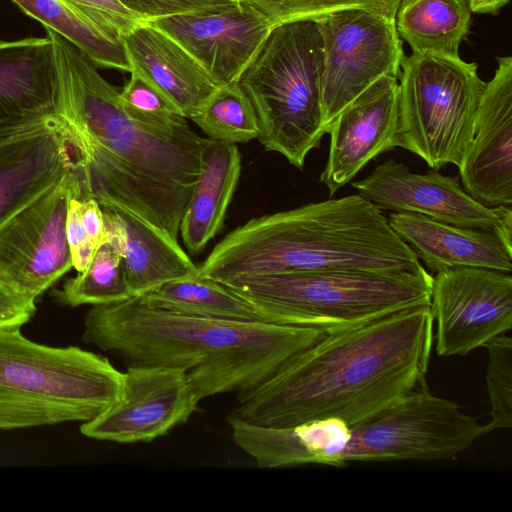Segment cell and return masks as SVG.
Returning a JSON list of instances; mask_svg holds the SVG:
<instances>
[{"instance_id": "36", "label": "cell", "mask_w": 512, "mask_h": 512, "mask_svg": "<svg viewBox=\"0 0 512 512\" xmlns=\"http://www.w3.org/2000/svg\"><path fill=\"white\" fill-rule=\"evenodd\" d=\"M79 209L90 241L99 248L107 240L102 207L92 197H79Z\"/></svg>"}, {"instance_id": "20", "label": "cell", "mask_w": 512, "mask_h": 512, "mask_svg": "<svg viewBox=\"0 0 512 512\" xmlns=\"http://www.w3.org/2000/svg\"><path fill=\"white\" fill-rule=\"evenodd\" d=\"M388 221L435 273L456 267L512 272V240L495 230L459 227L409 212H393Z\"/></svg>"}, {"instance_id": "23", "label": "cell", "mask_w": 512, "mask_h": 512, "mask_svg": "<svg viewBox=\"0 0 512 512\" xmlns=\"http://www.w3.org/2000/svg\"><path fill=\"white\" fill-rule=\"evenodd\" d=\"M240 173L237 145L208 138L201 174L179 228V236L190 254L200 253L221 229Z\"/></svg>"}, {"instance_id": "22", "label": "cell", "mask_w": 512, "mask_h": 512, "mask_svg": "<svg viewBox=\"0 0 512 512\" xmlns=\"http://www.w3.org/2000/svg\"><path fill=\"white\" fill-rule=\"evenodd\" d=\"M102 210L106 241L121 257L132 297L142 296L164 283L197 274L198 267L178 240L129 213Z\"/></svg>"}, {"instance_id": "31", "label": "cell", "mask_w": 512, "mask_h": 512, "mask_svg": "<svg viewBox=\"0 0 512 512\" xmlns=\"http://www.w3.org/2000/svg\"><path fill=\"white\" fill-rule=\"evenodd\" d=\"M130 78L120 90L124 110L147 123H167L182 116L171 101L138 70L131 68Z\"/></svg>"}, {"instance_id": "3", "label": "cell", "mask_w": 512, "mask_h": 512, "mask_svg": "<svg viewBox=\"0 0 512 512\" xmlns=\"http://www.w3.org/2000/svg\"><path fill=\"white\" fill-rule=\"evenodd\" d=\"M83 324L84 342L128 366L184 370L199 402L256 386L327 333L262 320L175 313L149 306L139 297L92 306Z\"/></svg>"}, {"instance_id": "10", "label": "cell", "mask_w": 512, "mask_h": 512, "mask_svg": "<svg viewBox=\"0 0 512 512\" xmlns=\"http://www.w3.org/2000/svg\"><path fill=\"white\" fill-rule=\"evenodd\" d=\"M318 20L323 37V124L328 133L337 115L371 85L388 75L399 77L405 55L395 19L352 9Z\"/></svg>"}, {"instance_id": "11", "label": "cell", "mask_w": 512, "mask_h": 512, "mask_svg": "<svg viewBox=\"0 0 512 512\" xmlns=\"http://www.w3.org/2000/svg\"><path fill=\"white\" fill-rule=\"evenodd\" d=\"M79 185L77 170L0 225V283L36 299L72 268L66 237L69 199Z\"/></svg>"}, {"instance_id": "8", "label": "cell", "mask_w": 512, "mask_h": 512, "mask_svg": "<svg viewBox=\"0 0 512 512\" xmlns=\"http://www.w3.org/2000/svg\"><path fill=\"white\" fill-rule=\"evenodd\" d=\"M399 142L433 170L460 165L485 82L459 56L412 52L398 77Z\"/></svg>"}, {"instance_id": "29", "label": "cell", "mask_w": 512, "mask_h": 512, "mask_svg": "<svg viewBox=\"0 0 512 512\" xmlns=\"http://www.w3.org/2000/svg\"><path fill=\"white\" fill-rule=\"evenodd\" d=\"M261 12L275 26L300 19H320L331 13L360 9L395 19L400 0H240Z\"/></svg>"}, {"instance_id": "19", "label": "cell", "mask_w": 512, "mask_h": 512, "mask_svg": "<svg viewBox=\"0 0 512 512\" xmlns=\"http://www.w3.org/2000/svg\"><path fill=\"white\" fill-rule=\"evenodd\" d=\"M56 111V73L49 37L0 40V139Z\"/></svg>"}, {"instance_id": "17", "label": "cell", "mask_w": 512, "mask_h": 512, "mask_svg": "<svg viewBox=\"0 0 512 512\" xmlns=\"http://www.w3.org/2000/svg\"><path fill=\"white\" fill-rule=\"evenodd\" d=\"M328 134L329 153L320 181L332 196L369 161L398 147V77H382L356 97L337 115Z\"/></svg>"}, {"instance_id": "13", "label": "cell", "mask_w": 512, "mask_h": 512, "mask_svg": "<svg viewBox=\"0 0 512 512\" xmlns=\"http://www.w3.org/2000/svg\"><path fill=\"white\" fill-rule=\"evenodd\" d=\"M198 399L184 370L130 365L117 400L80 432L92 439L118 443L150 442L186 423Z\"/></svg>"}, {"instance_id": "12", "label": "cell", "mask_w": 512, "mask_h": 512, "mask_svg": "<svg viewBox=\"0 0 512 512\" xmlns=\"http://www.w3.org/2000/svg\"><path fill=\"white\" fill-rule=\"evenodd\" d=\"M429 306L437 355H466L512 328L511 273L478 267L438 271Z\"/></svg>"}, {"instance_id": "7", "label": "cell", "mask_w": 512, "mask_h": 512, "mask_svg": "<svg viewBox=\"0 0 512 512\" xmlns=\"http://www.w3.org/2000/svg\"><path fill=\"white\" fill-rule=\"evenodd\" d=\"M322 68L320 22L300 19L273 26L237 80L255 111L259 142L298 169L327 134Z\"/></svg>"}, {"instance_id": "4", "label": "cell", "mask_w": 512, "mask_h": 512, "mask_svg": "<svg viewBox=\"0 0 512 512\" xmlns=\"http://www.w3.org/2000/svg\"><path fill=\"white\" fill-rule=\"evenodd\" d=\"M422 267L382 210L354 194L249 220L214 247L196 276L224 284L297 271Z\"/></svg>"}, {"instance_id": "27", "label": "cell", "mask_w": 512, "mask_h": 512, "mask_svg": "<svg viewBox=\"0 0 512 512\" xmlns=\"http://www.w3.org/2000/svg\"><path fill=\"white\" fill-rule=\"evenodd\" d=\"M56 302L69 307L105 305L131 298L117 250L104 242L89 265L51 293Z\"/></svg>"}, {"instance_id": "5", "label": "cell", "mask_w": 512, "mask_h": 512, "mask_svg": "<svg viewBox=\"0 0 512 512\" xmlns=\"http://www.w3.org/2000/svg\"><path fill=\"white\" fill-rule=\"evenodd\" d=\"M433 276L408 271L325 269L256 275L223 285L266 322L332 332L406 308L430 305Z\"/></svg>"}, {"instance_id": "9", "label": "cell", "mask_w": 512, "mask_h": 512, "mask_svg": "<svg viewBox=\"0 0 512 512\" xmlns=\"http://www.w3.org/2000/svg\"><path fill=\"white\" fill-rule=\"evenodd\" d=\"M489 432L488 424H479L457 403L432 394L425 383L350 426L339 463L447 459Z\"/></svg>"}, {"instance_id": "25", "label": "cell", "mask_w": 512, "mask_h": 512, "mask_svg": "<svg viewBox=\"0 0 512 512\" xmlns=\"http://www.w3.org/2000/svg\"><path fill=\"white\" fill-rule=\"evenodd\" d=\"M27 16L65 38L96 66L131 71L118 34L104 28L66 0H11Z\"/></svg>"}, {"instance_id": "28", "label": "cell", "mask_w": 512, "mask_h": 512, "mask_svg": "<svg viewBox=\"0 0 512 512\" xmlns=\"http://www.w3.org/2000/svg\"><path fill=\"white\" fill-rule=\"evenodd\" d=\"M190 120L216 141L246 143L259 133L255 111L237 81L218 86Z\"/></svg>"}, {"instance_id": "37", "label": "cell", "mask_w": 512, "mask_h": 512, "mask_svg": "<svg viewBox=\"0 0 512 512\" xmlns=\"http://www.w3.org/2000/svg\"><path fill=\"white\" fill-rule=\"evenodd\" d=\"M470 12L496 14L509 0H466Z\"/></svg>"}, {"instance_id": "34", "label": "cell", "mask_w": 512, "mask_h": 512, "mask_svg": "<svg viewBox=\"0 0 512 512\" xmlns=\"http://www.w3.org/2000/svg\"><path fill=\"white\" fill-rule=\"evenodd\" d=\"M80 194L79 184L69 199L66 216V237L71 255L72 268L77 272L83 271L89 265L98 249L90 241L81 220L79 209Z\"/></svg>"}, {"instance_id": "21", "label": "cell", "mask_w": 512, "mask_h": 512, "mask_svg": "<svg viewBox=\"0 0 512 512\" xmlns=\"http://www.w3.org/2000/svg\"><path fill=\"white\" fill-rule=\"evenodd\" d=\"M122 40L131 68L153 83L186 119L218 88L190 53L151 23L139 24Z\"/></svg>"}, {"instance_id": "35", "label": "cell", "mask_w": 512, "mask_h": 512, "mask_svg": "<svg viewBox=\"0 0 512 512\" xmlns=\"http://www.w3.org/2000/svg\"><path fill=\"white\" fill-rule=\"evenodd\" d=\"M35 312L34 300L18 295L0 283V325H24Z\"/></svg>"}, {"instance_id": "15", "label": "cell", "mask_w": 512, "mask_h": 512, "mask_svg": "<svg viewBox=\"0 0 512 512\" xmlns=\"http://www.w3.org/2000/svg\"><path fill=\"white\" fill-rule=\"evenodd\" d=\"M148 23L178 42L217 86L238 80L272 28L261 12L240 0L216 10Z\"/></svg>"}, {"instance_id": "18", "label": "cell", "mask_w": 512, "mask_h": 512, "mask_svg": "<svg viewBox=\"0 0 512 512\" xmlns=\"http://www.w3.org/2000/svg\"><path fill=\"white\" fill-rule=\"evenodd\" d=\"M82 163L56 115L0 139V225Z\"/></svg>"}, {"instance_id": "16", "label": "cell", "mask_w": 512, "mask_h": 512, "mask_svg": "<svg viewBox=\"0 0 512 512\" xmlns=\"http://www.w3.org/2000/svg\"><path fill=\"white\" fill-rule=\"evenodd\" d=\"M485 82L473 139L458 166L464 190L488 207L512 204V57Z\"/></svg>"}, {"instance_id": "6", "label": "cell", "mask_w": 512, "mask_h": 512, "mask_svg": "<svg viewBox=\"0 0 512 512\" xmlns=\"http://www.w3.org/2000/svg\"><path fill=\"white\" fill-rule=\"evenodd\" d=\"M0 325V430L85 423L119 397L124 372L78 346L55 347Z\"/></svg>"}, {"instance_id": "2", "label": "cell", "mask_w": 512, "mask_h": 512, "mask_svg": "<svg viewBox=\"0 0 512 512\" xmlns=\"http://www.w3.org/2000/svg\"><path fill=\"white\" fill-rule=\"evenodd\" d=\"M433 328L430 306L420 305L327 332L267 379L237 393L231 414L271 427L320 419L353 426L426 383Z\"/></svg>"}, {"instance_id": "24", "label": "cell", "mask_w": 512, "mask_h": 512, "mask_svg": "<svg viewBox=\"0 0 512 512\" xmlns=\"http://www.w3.org/2000/svg\"><path fill=\"white\" fill-rule=\"evenodd\" d=\"M470 24L466 0H400L395 15L398 36L418 53L459 56Z\"/></svg>"}, {"instance_id": "1", "label": "cell", "mask_w": 512, "mask_h": 512, "mask_svg": "<svg viewBox=\"0 0 512 512\" xmlns=\"http://www.w3.org/2000/svg\"><path fill=\"white\" fill-rule=\"evenodd\" d=\"M56 73V111L82 154L80 197L129 213L178 240L201 174L208 138L179 116L167 123L131 117L120 90L78 48L46 28Z\"/></svg>"}, {"instance_id": "33", "label": "cell", "mask_w": 512, "mask_h": 512, "mask_svg": "<svg viewBox=\"0 0 512 512\" xmlns=\"http://www.w3.org/2000/svg\"><path fill=\"white\" fill-rule=\"evenodd\" d=\"M76 9L99 23L104 28L123 37L142 23L119 0H66Z\"/></svg>"}, {"instance_id": "14", "label": "cell", "mask_w": 512, "mask_h": 512, "mask_svg": "<svg viewBox=\"0 0 512 512\" xmlns=\"http://www.w3.org/2000/svg\"><path fill=\"white\" fill-rule=\"evenodd\" d=\"M351 185L380 210L417 213L459 227L495 230L512 240L511 206L483 205L460 186L456 177L437 170L415 173L403 163L388 159Z\"/></svg>"}, {"instance_id": "30", "label": "cell", "mask_w": 512, "mask_h": 512, "mask_svg": "<svg viewBox=\"0 0 512 512\" xmlns=\"http://www.w3.org/2000/svg\"><path fill=\"white\" fill-rule=\"evenodd\" d=\"M488 352L486 386L492 431L512 426V339L500 335L484 346Z\"/></svg>"}, {"instance_id": "32", "label": "cell", "mask_w": 512, "mask_h": 512, "mask_svg": "<svg viewBox=\"0 0 512 512\" xmlns=\"http://www.w3.org/2000/svg\"><path fill=\"white\" fill-rule=\"evenodd\" d=\"M144 22L161 18L216 10L239 0H119Z\"/></svg>"}, {"instance_id": "26", "label": "cell", "mask_w": 512, "mask_h": 512, "mask_svg": "<svg viewBox=\"0 0 512 512\" xmlns=\"http://www.w3.org/2000/svg\"><path fill=\"white\" fill-rule=\"evenodd\" d=\"M149 306L205 318L264 321L256 310L227 286L196 275L164 283L138 296Z\"/></svg>"}]
</instances>
